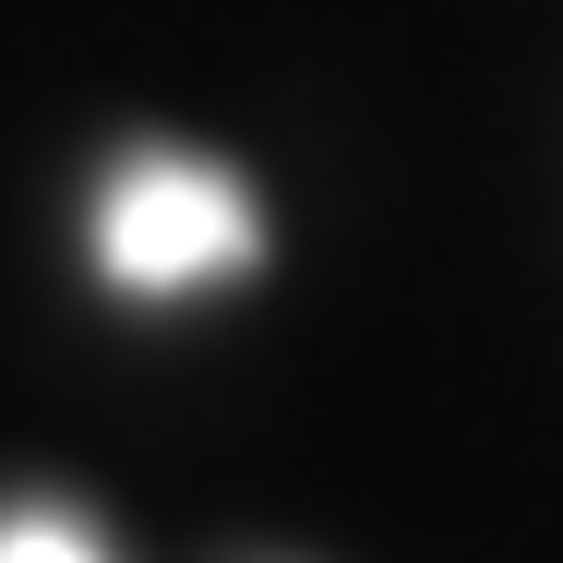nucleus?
<instances>
[{
  "mask_svg": "<svg viewBox=\"0 0 563 563\" xmlns=\"http://www.w3.org/2000/svg\"><path fill=\"white\" fill-rule=\"evenodd\" d=\"M0 563H109V540L73 504H12L0 516Z\"/></svg>",
  "mask_w": 563,
  "mask_h": 563,
  "instance_id": "2",
  "label": "nucleus"
},
{
  "mask_svg": "<svg viewBox=\"0 0 563 563\" xmlns=\"http://www.w3.org/2000/svg\"><path fill=\"white\" fill-rule=\"evenodd\" d=\"M264 264V205L192 144H132L97 180V276L120 300H192Z\"/></svg>",
  "mask_w": 563,
  "mask_h": 563,
  "instance_id": "1",
  "label": "nucleus"
}]
</instances>
